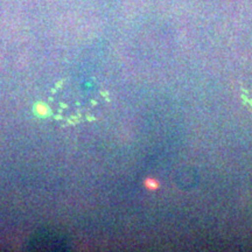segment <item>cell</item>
Instances as JSON below:
<instances>
[{"mask_svg": "<svg viewBox=\"0 0 252 252\" xmlns=\"http://www.w3.org/2000/svg\"><path fill=\"white\" fill-rule=\"evenodd\" d=\"M145 187L149 189V190H157V189L160 187V184L159 181L156 180V179L149 178L145 180Z\"/></svg>", "mask_w": 252, "mask_h": 252, "instance_id": "1", "label": "cell"}]
</instances>
